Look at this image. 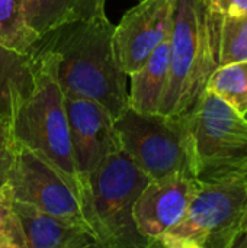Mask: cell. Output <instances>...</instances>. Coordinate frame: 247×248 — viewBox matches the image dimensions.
Returning a JSON list of instances; mask_svg holds the SVG:
<instances>
[{
	"mask_svg": "<svg viewBox=\"0 0 247 248\" xmlns=\"http://www.w3.org/2000/svg\"><path fill=\"white\" fill-rule=\"evenodd\" d=\"M114 28L100 6L49 31L35 48L52 55L64 94L95 100L116 119L128 108V76L115 55Z\"/></svg>",
	"mask_w": 247,
	"mask_h": 248,
	"instance_id": "cell-1",
	"label": "cell"
},
{
	"mask_svg": "<svg viewBox=\"0 0 247 248\" xmlns=\"http://www.w3.org/2000/svg\"><path fill=\"white\" fill-rule=\"evenodd\" d=\"M6 118L13 140L48 158L79 187L90 208L87 185L74 163L64 93L49 52L39 48L31 52L26 71L9 89Z\"/></svg>",
	"mask_w": 247,
	"mask_h": 248,
	"instance_id": "cell-2",
	"label": "cell"
},
{
	"mask_svg": "<svg viewBox=\"0 0 247 248\" xmlns=\"http://www.w3.org/2000/svg\"><path fill=\"white\" fill-rule=\"evenodd\" d=\"M220 15L221 10L205 0H175L169 80L160 115L183 116L205 92L218 67Z\"/></svg>",
	"mask_w": 247,
	"mask_h": 248,
	"instance_id": "cell-3",
	"label": "cell"
},
{
	"mask_svg": "<svg viewBox=\"0 0 247 248\" xmlns=\"http://www.w3.org/2000/svg\"><path fill=\"white\" fill-rule=\"evenodd\" d=\"M191 174L202 182L247 179V118L207 90L181 116Z\"/></svg>",
	"mask_w": 247,
	"mask_h": 248,
	"instance_id": "cell-4",
	"label": "cell"
},
{
	"mask_svg": "<svg viewBox=\"0 0 247 248\" xmlns=\"http://www.w3.org/2000/svg\"><path fill=\"white\" fill-rule=\"evenodd\" d=\"M148 180L121 148L105 157L89 174L90 209L102 247H150L134 221L135 201Z\"/></svg>",
	"mask_w": 247,
	"mask_h": 248,
	"instance_id": "cell-5",
	"label": "cell"
},
{
	"mask_svg": "<svg viewBox=\"0 0 247 248\" xmlns=\"http://www.w3.org/2000/svg\"><path fill=\"white\" fill-rule=\"evenodd\" d=\"M247 203V179L202 182L183 214L154 246L166 248H230L240 237Z\"/></svg>",
	"mask_w": 247,
	"mask_h": 248,
	"instance_id": "cell-6",
	"label": "cell"
},
{
	"mask_svg": "<svg viewBox=\"0 0 247 248\" xmlns=\"http://www.w3.org/2000/svg\"><path fill=\"white\" fill-rule=\"evenodd\" d=\"M6 186L15 201L82 225L98 238L90 208L79 187L48 158L19 141L13 145Z\"/></svg>",
	"mask_w": 247,
	"mask_h": 248,
	"instance_id": "cell-7",
	"label": "cell"
},
{
	"mask_svg": "<svg viewBox=\"0 0 247 248\" xmlns=\"http://www.w3.org/2000/svg\"><path fill=\"white\" fill-rule=\"evenodd\" d=\"M115 129L121 150L150 180L176 173L191 174L186 134L181 118L140 113L127 108L115 119Z\"/></svg>",
	"mask_w": 247,
	"mask_h": 248,
	"instance_id": "cell-8",
	"label": "cell"
},
{
	"mask_svg": "<svg viewBox=\"0 0 247 248\" xmlns=\"http://www.w3.org/2000/svg\"><path fill=\"white\" fill-rule=\"evenodd\" d=\"M175 0H141L114 28V48L119 67L130 76L170 36Z\"/></svg>",
	"mask_w": 247,
	"mask_h": 248,
	"instance_id": "cell-9",
	"label": "cell"
},
{
	"mask_svg": "<svg viewBox=\"0 0 247 248\" xmlns=\"http://www.w3.org/2000/svg\"><path fill=\"white\" fill-rule=\"evenodd\" d=\"M74 163L82 180L111 153L121 148L114 116L98 102L64 94ZM89 189V186H87Z\"/></svg>",
	"mask_w": 247,
	"mask_h": 248,
	"instance_id": "cell-10",
	"label": "cell"
},
{
	"mask_svg": "<svg viewBox=\"0 0 247 248\" xmlns=\"http://www.w3.org/2000/svg\"><path fill=\"white\" fill-rule=\"evenodd\" d=\"M198 183L188 173L148 180L135 201L134 221L150 247L183 217Z\"/></svg>",
	"mask_w": 247,
	"mask_h": 248,
	"instance_id": "cell-11",
	"label": "cell"
},
{
	"mask_svg": "<svg viewBox=\"0 0 247 248\" xmlns=\"http://www.w3.org/2000/svg\"><path fill=\"white\" fill-rule=\"evenodd\" d=\"M13 208L20 222L26 248L102 247L98 238L82 225L61 219L15 199Z\"/></svg>",
	"mask_w": 247,
	"mask_h": 248,
	"instance_id": "cell-12",
	"label": "cell"
},
{
	"mask_svg": "<svg viewBox=\"0 0 247 248\" xmlns=\"http://www.w3.org/2000/svg\"><path fill=\"white\" fill-rule=\"evenodd\" d=\"M170 38V36H169ZM165 39L143 62L131 73L128 86V108L140 113H159L169 80L170 39Z\"/></svg>",
	"mask_w": 247,
	"mask_h": 248,
	"instance_id": "cell-13",
	"label": "cell"
},
{
	"mask_svg": "<svg viewBox=\"0 0 247 248\" xmlns=\"http://www.w3.org/2000/svg\"><path fill=\"white\" fill-rule=\"evenodd\" d=\"M100 6L105 0H25L28 22L39 38Z\"/></svg>",
	"mask_w": 247,
	"mask_h": 248,
	"instance_id": "cell-14",
	"label": "cell"
},
{
	"mask_svg": "<svg viewBox=\"0 0 247 248\" xmlns=\"http://www.w3.org/2000/svg\"><path fill=\"white\" fill-rule=\"evenodd\" d=\"M39 36L28 22L25 0H0V45L20 54L31 55Z\"/></svg>",
	"mask_w": 247,
	"mask_h": 248,
	"instance_id": "cell-15",
	"label": "cell"
},
{
	"mask_svg": "<svg viewBox=\"0 0 247 248\" xmlns=\"http://www.w3.org/2000/svg\"><path fill=\"white\" fill-rule=\"evenodd\" d=\"M207 90L217 94L242 115H246L247 60L218 65L208 78Z\"/></svg>",
	"mask_w": 247,
	"mask_h": 248,
	"instance_id": "cell-16",
	"label": "cell"
},
{
	"mask_svg": "<svg viewBox=\"0 0 247 248\" xmlns=\"http://www.w3.org/2000/svg\"><path fill=\"white\" fill-rule=\"evenodd\" d=\"M247 60V15L229 16L221 12L218 23V65Z\"/></svg>",
	"mask_w": 247,
	"mask_h": 248,
	"instance_id": "cell-17",
	"label": "cell"
},
{
	"mask_svg": "<svg viewBox=\"0 0 247 248\" xmlns=\"http://www.w3.org/2000/svg\"><path fill=\"white\" fill-rule=\"evenodd\" d=\"M0 248H26L13 198L6 185L0 187Z\"/></svg>",
	"mask_w": 247,
	"mask_h": 248,
	"instance_id": "cell-18",
	"label": "cell"
},
{
	"mask_svg": "<svg viewBox=\"0 0 247 248\" xmlns=\"http://www.w3.org/2000/svg\"><path fill=\"white\" fill-rule=\"evenodd\" d=\"M29 55L16 54L0 45V115L7 113L9 89L28 68Z\"/></svg>",
	"mask_w": 247,
	"mask_h": 248,
	"instance_id": "cell-19",
	"label": "cell"
},
{
	"mask_svg": "<svg viewBox=\"0 0 247 248\" xmlns=\"http://www.w3.org/2000/svg\"><path fill=\"white\" fill-rule=\"evenodd\" d=\"M15 140L10 134L7 118L0 115V187L6 185L12 158H13Z\"/></svg>",
	"mask_w": 247,
	"mask_h": 248,
	"instance_id": "cell-20",
	"label": "cell"
},
{
	"mask_svg": "<svg viewBox=\"0 0 247 248\" xmlns=\"http://www.w3.org/2000/svg\"><path fill=\"white\" fill-rule=\"evenodd\" d=\"M217 6L223 13L229 16H243L247 15V0H217L210 1Z\"/></svg>",
	"mask_w": 247,
	"mask_h": 248,
	"instance_id": "cell-21",
	"label": "cell"
},
{
	"mask_svg": "<svg viewBox=\"0 0 247 248\" xmlns=\"http://www.w3.org/2000/svg\"><path fill=\"white\" fill-rule=\"evenodd\" d=\"M245 232H247V203L243 217H242V222H240V234H245Z\"/></svg>",
	"mask_w": 247,
	"mask_h": 248,
	"instance_id": "cell-22",
	"label": "cell"
},
{
	"mask_svg": "<svg viewBox=\"0 0 247 248\" xmlns=\"http://www.w3.org/2000/svg\"><path fill=\"white\" fill-rule=\"evenodd\" d=\"M205 1H217V0H205Z\"/></svg>",
	"mask_w": 247,
	"mask_h": 248,
	"instance_id": "cell-23",
	"label": "cell"
},
{
	"mask_svg": "<svg viewBox=\"0 0 247 248\" xmlns=\"http://www.w3.org/2000/svg\"><path fill=\"white\" fill-rule=\"evenodd\" d=\"M245 116H246V118H247V113H246V115H245Z\"/></svg>",
	"mask_w": 247,
	"mask_h": 248,
	"instance_id": "cell-24",
	"label": "cell"
}]
</instances>
